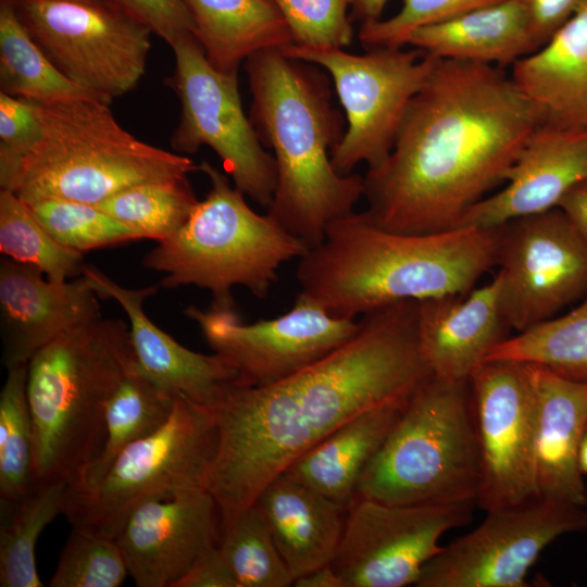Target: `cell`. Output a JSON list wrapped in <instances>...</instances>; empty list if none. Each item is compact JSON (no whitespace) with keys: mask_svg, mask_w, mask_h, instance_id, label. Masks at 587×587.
<instances>
[{"mask_svg":"<svg viewBox=\"0 0 587 587\" xmlns=\"http://www.w3.org/2000/svg\"><path fill=\"white\" fill-rule=\"evenodd\" d=\"M342 346L262 387H237L213 408L218 445L207 489L220 533L300 455L353 416L410 398L432 375L421 351L417 301L362 315Z\"/></svg>","mask_w":587,"mask_h":587,"instance_id":"cell-1","label":"cell"},{"mask_svg":"<svg viewBox=\"0 0 587 587\" xmlns=\"http://www.w3.org/2000/svg\"><path fill=\"white\" fill-rule=\"evenodd\" d=\"M539 124L535 107L501 67L437 59L390 153L363 176L365 212L398 233L457 228L505 182Z\"/></svg>","mask_w":587,"mask_h":587,"instance_id":"cell-2","label":"cell"},{"mask_svg":"<svg viewBox=\"0 0 587 587\" xmlns=\"http://www.w3.org/2000/svg\"><path fill=\"white\" fill-rule=\"evenodd\" d=\"M243 70L252 97L249 118L276 164L267 213L313 249L332 222L353 212L364 190L363 176L341 175L332 164L347 122L333 104L330 76L280 49L250 55Z\"/></svg>","mask_w":587,"mask_h":587,"instance_id":"cell-3","label":"cell"},{"mask_svg":"<svg viewBox=\"0 0 587 587\" xmlns=\"http://www.w3.org/2000/svg\"><path fill=\"white\" fill-rule=\"evenodd\" d=\"M497 243L498 227L407 234L353 211L327 226L296 276L328 314L354 320L399 301L469 292L496 265Z\"/></svg>","mask_w":587,"mask_h":587,"instance_id":"cell-4","label":"cell"},{"mask_svg":"<svg viewBox=\"0 0 587 587\" xmlns=\"http://www.w3.org/2000/svg\"><path fill=\"white\" fill-rule=\"evenodd\" d=\"M135 369L129 325L102 316L65 332L29 359L32 485L70 484L98 457L109 402Z\"/></svg>","mask_w":587,"mask_h":587,"instance_id":"cell-5","label":"cell"},{"mask_svg":"<svg viewBox=\"0 0 587 587\" xmlns=\"http://www.w3.org/2000/svg\"><path fill=\"white\" fill-rule=\"evenodd\" d=\"M199 170L210 180L209 192L174 235L143 257V266L164 275L161 287L209 290L213 309H234L236 286L265 298L279 267L300 259L308 248L268 213L251 209L246 196L210 162L202 160Z\"/></svg>","mask_w":587,"mask_h":587,"instance_id":"cell-6","label":"cell"},{"mask_svg":"<svg viewBox=\"0 0 587 587\" xmlns=\"http://www.w3.org/2000/svg\"><path fill=\"white\" fill-rule=\"evenodd\" d=\"M482 482L470 379L432 374L409 398L355 496L388 504L477 507Z\"/></svg>","mask_w":587,"mask_h":587,"instance_id":"cell-7","label":"cell"},{"mask_svg":"<svg viewBox=\"0 0 587 587\" xmlns=\"http://www.w3.org/2000/svg\"><path fill=\"white\" fill-rule=\"evenodd\" d=\"M32 102L41 138L13 190L26 203L60 198L97 205L133 185L200 171L187 155L137 139L117 123L109 103Z\"/></svg>","mask_w":587,"mask_h":587,"instance_id":"cell-8","label":"cell"},{"mask_svg":"<svg viewBox=\"0 0 587 587\" xmlns=\"http://www.w3.org/2000/svg\"><path fill=\"white\" fill-rule=\"evenodd\" d=\"M217 445L214 409L176 396L168 421L122 450L98 484L67 488L63 514L72 526L115 538L143 502L207 489Z\"/></svg>","mask_w":587,"mask_h":587,"instance_id":"cell-9","label":"cell"},{"mask_svg":"<svg viewBox=\"0 0 587 587\" xmlns=\"http://www.w3.org/2000/svg\"><path fill=\"white\" fill-rule=\"evenodd\" d=\"M286 55L324 68L346 113L347 127L332 152V164L341 175L360 163L367 168L390 153L405 112L426 84L437 58L400 48L352 54L344 49H309L290 45Z\"/></svg>","mask_w":587,"mask_h":587,"instance_id":"cell-10","label":"cell"},{"mask_svg":"<svg viewBox=\"0 0 587 587\" xmlns=\"http://www.w3.org/2000/svg\"><path fill=\"white\" fill-rule=\"evenodd\" d=\"M171 48L175 70L166 84L180 104L178 124L170 139L173 151L186 155L210 147L234 186L268 208L276 188V164L243 111L238 72L216 70L193 35Z\"/></svg>","mask_w":587,"mask_h":587,"instance_id":"cell-11","label":"cell"},{"mask_svg":"<svg viewBox=\"0 0 587 587\" xmlns=\"http://www.w3.org/2000/svg\"><path fill=\"white\" fill-rule=\"evenodd\" d=\"M32 37L72 82L108 102L143 77L151 30L109 0H11Z\"/></svg>","mask_w":587,"mask_h":587,"instance_id":"cell-12","label":"cell"},{"mask_svg":"<svg viewBox=\"0 0 587 587\" xmlns=\"http://www.w3.org/2000/svg\"><path fill=\"white\" fill-rule=\"evenodd\" d=\"M472 532L441 547L417 587H526L527 574L558 537L587 530L585 507L535 498L486 511Z\"/></svg>","mask_w":587,"mask_h":587,"instance_id":"cell-13","label":"cell"},{"mask_svg":"<svg viewBox=\"0 0 587 587\" xmlns=\"http://www.w3.org/2000/svg\"><path fill=\"white\" fill-rule=\"evenodd\" d=\"M496 265L501 308L516 333L587 296V243L560 208L498 226Z\"/></svg>","mask_w":587,"mask_h":587,"instance_id":"cell-14","label":"cell"},{"mask_svg":"<svg viewBox=\"0 0 587 587\" xmlns=\"http://www.w3.org/2000/svg\"><path fill=\"white\" fill-rule=\"evenodd\" d=\"M471 503L388 504L355 496L330 562L344 587L415 585L439 538L467 524Z\"/></svg>","mask_w":587,"mask_h":587,"instance_id":"cell-15","label":"cell"},{"mask_svg":"<svg viewBox=\"0 0 587 587\" xmlns=\"http://www.w3.org/2000/svg\"><path fill=\"white\" fill-rule=\"evenodd\" d=\"M207 342L239 374L241 387H262L303 370L347 342L360 322L335 317L301 291L283 315L245 324L232 310L190 305Z\"/></svg>","mask_w":587,"mask_h":587,"instance_id":"cell-16","label":"cell"},{"mask_svg":"<svg viewBox=\"0 0 587 587\" xmlns=\"http://www.w3.org/2000/svg\"><path fill=\"white\" fill-rule=\"evenodd\" d=\"M470 386L483 473L476 505L488 511L537 498L530 365L486 360L472 373Z\"/></svg>","mask_w":587,"mask_h":587,"instance_id":"cell-17","label":"cell"},{"mask_svg":"<svg viewBox=\"0 0 587 587\" xmlns=\"http://www.w3.org/2000/svg\"><path fill=\"white\" fill-rule=\"evenodd\" d=\"M115 540L138 587H176L220 541L217 504L208 489L152 499L127 517Z\"/></svg>","mask_w":587,"mask_h":587,"instance_id":"cell-18","label":"cell"},{"mask_svg":"<svg viewBox=\"0 0 587 587\" xmlns=\"http://www.w3.org/2000/svg\"><path fill=\"white\" fill-rule=\"evenodd\" d=\"M99 295L84 276L54 282L39 270L0 261V324L5 369L27 363L65 332L101 316Z\"/></svg>","mask_w":587,"mask_h":587,"instance_id":"cell-19","label":"cell"},{"mask_svg":"<svg viewBox=\"0 0 587 587\" xmlns=\"http://www.w3.org/2000/svg\"><path fill=\"white\" fill-rule=\"evenodd\" d=\"M587 179V130L539 124L510 167L505 186L470 208L457 227L494 228L559 207Z\"/></svg>","mask_w":587,"mask_h":587,"instance_id":"cell-20","label":"cell"},{"mask_svg":"<svg viewBox=\"0 0 587 587\" xmlns=\"http://www.w3.org/2000/svg\"><path fill=\"white\" fill-rule=\"evenodd\" d=\"M83 275L100 298L113 299L122 307L129 322L137 369L158 387L209 408L240 387L238 372L223 357L184 347L147 316L143 303L159 286L125 288L92 265H85Z\"/></svg>","mask_w":587,"mask_h":587,"instance_id":"cell-21","label":"cell"},{"mask_svg":"<svg viewBox=\"0 0 587 587\" xmlns=\"http://www.w3.org/2000/svg\"><path fill=\"white\" fill-rule=\"evenodd\" d=\"M510 330L495 277L463 295L417 301L422 354L430 373L447 380H469Z\"/></svg>","mask_w":587,"mask_h":587,"instance_id":"cell-22","label":"cell"},{"mask_svg":"<svg viewBox=\"0 0 587 587\" xmlns=\"http://www.w3.org/2000/svg\"><path fill=\"white\" fill-rule=\"evenodd\" d=\"M535 388V477L539 498L586 507L578 450L587 432V382L529 364Z\"/></svg>","mask_w":587,"mask_h":587,"instance_id":"cell-23","label":"cell"},{"mask_svg":"<svg viewBox=\"0 0 587 587\" xmlns=\"http://www.w3.org/2000/svg\"><path fill=\"white\" fill-rule=\"evenodd\" d=\"M510 77L540 124L587 130V0L541 47L517 60Z\"/></svg>","mask_w":587,"mask_h":587,"instance_id":"cell-24","label":"cell"},{"mask_svg":"<svg viewBox=\"0 0 587 587\" xmlns=\"http://www.w3.org/2000/svg\"><path fill=\"white\" fill-rule=\"evenodd\" d=\"M253 504L295 580L332 562L344 533L347 507L285 472L264 487Z\"/></svg>","mask_w":587,"mask_h":587,"instance_id":"cell-25","label":"cell"},{"mask_svg":"<svg viewBox=\"0 0 587 587\" xmlns=\"http://www.w3.org/2000/svg\"><path fill=\"white\" fill-rule=\"evenodd\" d=\"M408 400L385 403L353 416L297 458L285 473L348 507L357 495L363 472L400 417Z\"/></svg>","mask_w":587,"mask_h":587,"instance_id":"cell-26","label":"cell"},{"mask_svg":"<svg viewBox=\"0 0 587 587\" xmlns=\"http://www.w3.org/2000/svg\"><path fill=\"white\" fill-rule=\"evenodd\" d=\"M407 46L437 59L513 65L537 49L517 0H502L413 32Z\"/></svg>","mask_w":587,"mask_h":587,"instance_id":"cell-27","label":"cell"},{"mask_svg":"<svg viewBox=\"0 0 587 587\" xmlns=\"http://www.w3.org/2000/svg\"><path fill=\"white\" fill-rule=\"evenodd\" d=\"M196 38L208 61L224 73L265 49L292 45L287 23L272 0H185Z\"/></svg>","mask_w":587,"mask_h":587,"instance_id":"cell-28","label":"cell"},{"mask_svg":"<svg viewBox=\"0 0 587 587\" xmlns=\"http://www.w3.org/2000/svg\"><path fill=\"white\" fill-rule=\"evenodd\" d=\"M0 90L40 103L103 98L68 79L46 55L11 0H0Z\"/></svg>","mask_w":587,"mask_h":587,"instance_id":"cell-29","label":"cell"},{"mask_svg":"<svg viewBox=\"0 0 587 587\" xmlns=\"http://www.w3.org/2000/svg\"><path fill=\"white\" fill-rule=\"evenodd\" d=\"M175 399L176 396L158 387L138 369L129 372L109 402L107 436L100 453L68 484V489L86 490L98 484L122 450L168 421Z\"/></svg>","mask_w":587,"mask_h":587,"instance_id":"cell-30","label":"cell"},{"mask_svg":"<svg viewBox=\"0 0 587 587\" xmlns=\"http://www.w3.org/2000/svg\"><path fill=\"white\" fill-rule=\"evenodd\" d=\"M66 480L32 485L15 501H0V586L41 587L35 549L45 527L63 514Z\"/></svg>","mask_w":587,"mask_h":587,"instance_id":"cell-31","label":"cell"},{"mask_svg":"<svg viewBox=\"0 0 587 587\" xmlns=\"http://www.w3.org/2000/svg\"><path fill=\"white\" fill-rule=\"evenodd\" d=\"M486 360L540 365L566 378L587 382V296L570 312L508 337Z\"/></svg>","mask_w":587,"mask_h":587,"instance_id":"cell-32","label":"cell"},{"mask_svg":"<svg viewBox=\"0 0 587 587\" xmlns=\"http://www.w3.org/2000/svg\"><path fill=\"white\" fill-rule=\"evenodd\" d=\"M199 200L188 176L140 183L97 204L140 239L163 241L189 218Z\"/></svg>","mask_w":587,"mask_h":587,"instance_id":"cell-33","label":"cell"},{"mask_svg":"<svg viewBox=\"0 0 587 587\" xmlns=\"http://www.w3.org/2000/svg\"><path fill=\"white\" fill-rule=\"evenodd\" d=\"M0 252L54 282L83 275L84 253L61 245L16 193L0 190Z\"/></svg>","mask_w":587,"mask_h":587,"instance_id":"cell-34","label":"cell"},{"mask_svg":"<svg viewBox=\"0 0 587 587\" xmlns=\"http://www.w3.org/2000/svg\"><path fill=\"white\" fill-rule=\"evenodd\" d=\"M34 429L27 363L7 369L0 392V501H15L32 486Z\"/></svg>","mask_w":587,"mask_h":587,"instance_id":"cell-35","label":"cell"},{"mask_svg":"<svg viewBox=\"0 0 587 587\" xmlns=\"http://www.w3.org/2000/svg\"><path fill=\"white\" fill-rule=\"evenodd\" d=\"M218 547L239 587H289L295 578L254 504L220 536Z\"/></svg>","mask_w":587,"mask_h":587,"instance_id":"cell-36","label":"cell"},{"mask_svg":"<svg viewBox=\"0 0 587 587\" xmlns=\"http://www.w3.org/2000/svg\"><path fill=\"white\" fill-rule=\"evenodd\" d=\"M27 204L61 245L80 253L140 239L96 204L60 198Z\"/></svg>","mask_w":587,"mask_h":587,"instance_id":"cell-37","label":"cell"},{"mask_svg":"<svg viewBox=\"0 0 587 587\" xmlns=\"http://www.w3.org/2000/svg\"><path fill=\"white\" fill-rule=\"evenodd\" d=\"M128 575L115 538L73 526L51 587H118Z\"/></svg>","mask_w":587,"mask_h":587,"instance_id":"cell-38","label":"cell"},{"mask_svg":"<svg viewBox=\"0 0 587 587\" xmlns=\"http://www.w3.org/2000/svg\"><path fill=\"white\" fill-rule=\"evenodd\" d=\"M285 18L292 45L342 49L353 38L349 9L353 0H272Z\"/></svg>","mask_w":587,"mask_h":587,"instance_id":"cell-39","label":"cell"},{"mask_svg":"<svg viewBox=\"0 0 587 587\" xmlns=\"http://www.w3.org/2000/svg\"><path fill=\"white\" fill-rule=\"evenodd\" d=\"M499 1L502 0H402L401 9L389 18L361 23L358 37L366 50L400 48L420 28Z\"/></svg>","mask_w":587,"mask_h":587,"instance_id":"cell-40","label":"cell"},{"mask_svg":"<svg viewBox=\"0 0 587 587\" xmlns=\"http://www.w3.org/2000/svg\"><path fill=\"white\" fill-rule=\"evenodd\" d=\"M41 138L32 101L0 92V187L13 191L22 166Z\"/></svg>","mask_w":587,"mask_h":587,"instance_id":"cell-41","label":"cell"},{"mask_svg":"<svg viewBox=\"0 0 587 587\" xmlns=\"http://www.w3.org/2000/svg\"><path fill=\"white\" fill-rule=\"evenodd\" d=\"M147 26L171 47L184 37L196 36L185 0H109Z\"/></svg>","mask_w":587,"mask_h":587,"instance_id":"cell-42","label":"cell"},{"mask_svg":"<svg viewBox=\"0 0 587 587\" xmlns=\"http://www.w3.org/2000/svg\"><path fill=\"white\" fill-rule=\"evenodd\" d=\"M525 10L537 49L541 47L586 0H517Z\"/></svg>","mask_w":587,"mask_h":587,"instance_id":"cell-43","label":"cell"},{"mask_svg":"<svg viewBox=\"0 0 587 587\" xmlns=\"http://www.w3.org/2000/svg\"><path fill=\"white\" fill-rule=\"evenodd\" d=\"M176 587H239L218 544L205 550Z\"/></svg>","mask_w":587,"mask_h":587,"instance_id":"cell-44","label":"cell"},{"mask_svg":"<svg viewBox=\"0 0 587 587\" xmlns=\"http://www.w3.org/2000/svg\"><path fill=\"white\" fill-rule=\"evenodd\" d=\"M587 243V179L574 186L559 207Z\"/></svg>","mask_w":587,"mask_h":587,"instance_id":"cell-45","label":"cell"},{"mask_svg":"<svg viewBox=\"0 0 587 587\" xmlns=\"http://www.w3.org/2000/svg\"><path fill=\"white\" fill-rule=\"evenodd\" d=\"M294 586L297 587H344L330 563L313 570L298 577Z\"/></svg>","mask_w":587,"mask_h":587,"instance_id":"cell-46","label":"cell"},{"mask_svg":"<svg viewBox=\"0 0 587 587\" xmlns=\"http://www.w3.org/2000/svg\"><path fill=\"white\" fill-rule=\"evenodd\" d=\"M388 0H353L350 17L361 23L379 20Z\"/></svg>","mask_w":587,"mask_h":587,"instance_id":"cell-47","label":"cell"},{"mask_svg":"<svg viewBox=\"0 0 587 587\" xmlns=\"http://www.w3.org/2000/svg\"><path fill=\"white\" fill-rule=\"evenodd\" d=\"M578 466L583 475H587V432L585 433L579 446Z\"/></svg>","mask_w":587,"mask_h":587,"instance_id":"cell-48","label":"cell"},{"mask_svg":"<svg viewBox=\"0 0 587 587\" xmlns=\"http://www.w3.org/2000/svg\"><path fill=\"white\" fill-rule=\"evenodd\" d=\"M586 507H587V500H586Z\"/></svg>","mask_w":587,"mask_h":587,"instance_id":"cell-49","label":"cell"}]
</instances>
